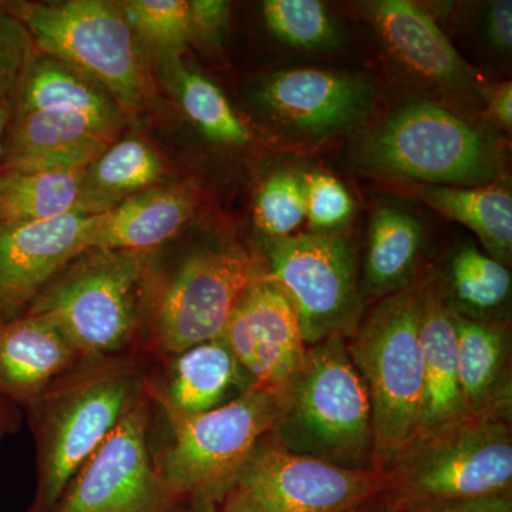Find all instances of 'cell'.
I'll use <instances>...</instances> for the list:
<instances>
[{
  "label": "cell",
  "instance_id": "obj_18",
  "mask_svg": "<svg viewBox=\"0 0 512 512\" xmlns=\"http://www.w3.org/2000/svg\"><path fill=\"white\" fill-rule=\"evenodd\" d=\"M80 362L79 352L43 316L25 312L0 320V393L23 412Z\"/></svg>",
  "mask_w": 512,
  "mask_h": 512
},
{
  "label": "cell",
  "instance_id": "obj_32",
  "mask_svg": "<svg viewBox=\"0 0 512 512\" xmlns=\"http://www.w3.org/2000/svg\"><path fill=\"white\" fill-rule=\"evenodd\" d=\"M254 218L269 241L292 237L306 218L302 177L285 170L266 178L256 192Z\"/></svg>",
  "mask_w": 512,
  "mask_h": 512
},
{
  "label": "cell",
  "instance_id": "obj_5",
  "mask_svg": "<svg viewBox=\"0 0 512 512\" xmlns=\"http://www.w3.org/2000/svg\"><path fill=\"white\" fill-rule=\"evenodd\" d=\"M386 473L400 512L512 493V420L464 417L424 431Z\"/></svg>",
  "mask_w": 512,
  "mask_h": 512
},
{
  "label": "cell",
  "instance_id": "obj_22",
  "mask_svg": "<svg viewBox=\"0 0 512 512\" xmlns=\"http://www.w3.org/2000/svg\"><path fill=\"white\" fill-rule=\"evenodd\" d=\"M372 18L394 55L413 72L447 86L476 84L473 69L419 6L407 0H382L372 5Z\"/></svg>",
  "mask_w": 512,
  "mask_h": 512
},
{
  "label": "cell",
  "instance_id": "obj_27",
  "mask_svg": "<svg viewBox=\"0 0 512 512\" xmlns=\"http://www.w3.org/2000/svg\"><path fill=\"white\" fill-rule=\"evenodd\" d=\"M414 194L441 215L466 225L487 254L505 266L512 259V197L495 187H441L417 184Z\"/></svg>",
  "mask_w": 512,
  "mask_h": 512
},
{
  "label": "cell",
  "instance_id": "obj_30",
  "mask_svg": "<svg viewBox=\"0 0 512 512\" xmlns=\"http://www.w3.org/2000/svg\"><path fill=\"white\" fill-rule=\"evenodd\" d=\"M119 5L144 53H153L163 64L180 59L192 40L190 2L126 0Z\"/></svg>",
  "mask_w": 512,
  "mask_h": 512
},
{
  "label": "cell",
  "instance_id": "obj_12",
  "mask_svg": "<svg viewBox=\"0 0 512 512\" xmlns=\"http://www.w3.org/2000/svg\"><path fill=\"white\" fill-rule=\"evenodd\" d=\"M146 387L67 484L52 512H177L183 501L158 471Z\"/></svg>",
  "mask_w": 512,
  "mask_h": 512
},
{
  "label": "cell",
  "instance_id": "obj_40",
  "mask_svg": "<svg viewBox=\"0 0 512 512\" xmlns=\"http://www.w3.org/2000/svg\"><path fill=\"white\" fill-rule=\"evenodd\" d=\"M349 512H400L399 508L390 500L386 493L377 495L372 500L366 501L365 504L359 505L355 510Z\"/></svg>",
  "mask_w": 512,
  "mask_h": 512
},
{
  "label": "cell",
  "instance_id": "obj_6",
  "mask_svg": "<svg viewBox=\"0 0 512 512\" xmlns=\"http://www.w3.org/2000/svg\"><path fill=\"white\" fill-rule=\"evenodd\" d=\"M3 3L29 30L36 50L89 77L124 113L144 109L153 90L146 53L119 2Z\"/></svg>",
  "mask_w": 512,
  "mask_h": 512
},
{
  "label": "cell",
  "instance_id": "obj_10",
  "mask_svg": "<svg viewBox=\"0 0 512 512\" xmlns=\"http://www.w3.org/2000/svg\"><path fill=\"white\" fill-rule=\"evenodd\" d=\"M265 274L291 301L306 348L349 339L363 318L355 251L336 234L292 235L266 244Z\"/></svg>",
  "mask_w": 512,
  "mask_h": 512
},
{
  "label": "cell",
  "instance_id": "obj_13",
  "mask_svg": "<svg viewBox=\"0 0 512 512\" xmlns=\"http://www.w3.org/2000/svg\"><path fill=\"white\" fill-rule=\"evenodd\" d=\"M376 94L366 77L296 69L266 77L256 87L255 100L289 133L319 140L365 119L375 107Z\"/></svg>",
  "mask_w": 512,
  "mask_h": 512
},
{
  "label": "cell",
  "instance_id": "obj_41",
  "mask_svg": "<svg viewBox=\"0 0 512 512\" xmlns=\"http://www.w3.org/2000/svg\"><path fill=\"white\" fill-rule=\"evenodd\" d=\"M177 512H224L220 504L215 503H187Z\"/></svg>",
  "mask_w": 512,
  "mask_h": 512
},
{
  "label": "cell",
  "instance_id": "obj_1",
  "mask_svg": "<svg viewBox=\"0 0 512 512\" xmlns=\"http://www.w3.org/2000/svg\"><path fill=\"white\" fill-rule=\"evenodd\" d=\"M140 355L83 360L26 407L36 446V493L28 512H52L67 484L143 393Z\"/></svg>",
  "mask_w": 512,
  "mask_h": 512
},
{
  "label": "cell",
  "instance_id": "obj_9",
  "mask_svg": "<svg viewBox=\"0 0 512 512\" xmlns=\"http://www.w3.org/2000/svg\"><path fill=\"white\" fill-rule=\"evenodd\" d=\"M360 160L375 173L441 187H484L498 173L493 141L427 101L394 111L363 143Z\"/></svg>",
  "mask_w": 512,
  "mask_h": 512
},
{
  "label": "cell",
  "instance_id": "obj_17",
  "mask_svg": "<svg viewBox=\"0 0 512 512\" xmlns=\"http://www.w3.org/2000/svg\"><path fill=\"white\" fill-rule=\"evenodd\" d=\"M161 362L165 366L163 375L148 373L146 390L153 404L178 413L210 412L255 386L224 335Z\"/></svg>",
  "mask_w": 512,
  "mask_h": 512
},
{
  "label": "cell",
  "instance_id": "obj_26",
  "mask_svg": "<svg viewBox=\"0 0 512 512\" xmlns=\"http://www.w3.org/2000/svg\"><path fill=\"white\" fill-rule=\"evenodd\" d=\"M165 165L156 150L140 138L111 144L84 170L82 212L101 215L138 192L156 187Z\"/></svg>",
  "mask_w": 512,
  "mask_h": 512
},
{
  "label": "cell",
  "instance_id": "obj_2",
  "mask_svg": "<svg viewBox=\"0 0 512 512\" xmlns=\"http://www.w3.org/2000/svg\"><path fill=\"white\" fill-rule=\"evenodd\" d=\"M150 252L89 249L33 299L83 360L138 355L153 289Z\"/></svg>",
  "mask_w": 512,
  "mask_h": 512
},
{
  "label": "cell",
  "instance_id": "obj_4",
  "mask_svg": "<svg viewBox=\"0 0 512 512\" xmlns=\"http://www.w3.org/2000/svg\"><path fill=\"white\" fill-rule=\"evenodd\" d=\"M427 274L382 299L346 339L372 407L375 467L387 471L420 430L424 396L421 303Z\"/></svg>",
  "mask_w": 512,
  "mask_h": 512
},
{
  "label": "cell",
  "instance_id": "obj_25",
  "mask_svg": "<svg viewBox=\"0 0 512 512\" xmlns=\"http://www.w3.org/2000/svg\"><path fill=\"white\" fill-rule=\"evenodd\" d=\"M437 276L448 311L478 322H507L504 312L512 291L508 266L476 245L464 244L448 259L444 275Z\"/></svg>",
  "mask_w": 512,
  "mask_h": 512
},
{
  "label": "cell",
  "instance_id": "obj_42",
  "mask_svg": "<svg viewBox=\"0 0 512 512\" xmlns=\"http://www.w3.org/2000/svg\"><path fill=\"white\" fill-rule=\"evenodd\" d=\"M9 117L10 110L8 101L0 103V156H2L3 134H5L6 124H8Z\"/></svg>",
  "mask_w": 512,
  "mask_h": 512
},
{
  "label": "cell",
  "instance_id": "obj_21",
  "mask_svg": "<svg viewBox=\"0 0 512 512\" xmlns=\"http://www.w3.org/2000/svg\"><path fill=\"white\" fill-rule=\"evenodd\" d=\"M420 342L423 350L424 396L419 434L466 417L458 383L456 330L441 296L436 272L427 274L424 286Z\"/></svg>",
  "mask_w": 512,
  "mask_h": 512
},
{
  "label": "cell",
  "instance_id": "obj_7",
  "mask_svg": "<svg viewBox=\"0 0 512 512\" xmlns=\"http://www.w3.org/2000/svg\"><path fill=\"white\" fill-rule=\"evenodd\" d=\"M154 407L168 429L165 446L154 453L161 476L184 504H220L256 444L271 433L279 390L252 386L232 402L200 414Z\"/></svg>",
  "mask_w": 512,
  "mask_h": 512
},
{
  "label": "cell",
  "instance_id": "obj_28",
  "mask_svg": "<svg viewBox=\"0 0 512 512\" xmlns=\"http://www.w3.org/2000/svg\"><path fill=\"white\" fill-rule=\"evenodd\" d=\"M83 174L84 170L0 173V224H30L74 212L83 214Z\"/></svg>",
  "mask_w": 512,
  "mask_h": 512
},
{
  "label": "cell",
  "instance_id": "obj_36",
  "mask_svg": "<svg viewBox=\"0 0 512 512\" xmlns=\"http://www.w3.org/2000/svg\"><path fill=\"white\" fill-rule=\"evenodd\" d=\"M487 35L493 46L501 52H510L512 46V2L497 0L488 8Z\"/></svg>",
  "mask_w": 512,
  "mask_h": 512
},
{
  "label": "cell",
  "instance_id": "obj_3",
  "mask_svg": "<svg viewBox=\"0 0 512 512\" xmlns=\"http://www.w3.org/2000/svg\"><path fill=\"white\" fill-rule=\"evenodd\" d=\"M269 437L298 456L377 470L369 394L345 339L306 349L301 365L279 389V413Z\"/></svg>",
  "mask_w": 512,
  "mask_h": 512
},
{
  "label": "cell",
  "instance_id": "obj_14",
  "mask_svg": "<svg viewBox=\"0 0 512 512\" xmlns=\"http://www.w3.org/2000/svg\"><path fill=\"white\" fill-rule=\"evenodd\" d=\"M99 215H63L30 224H0V320L22 315L73 259L90 249Z\"/></svg>",
  "mask_w": 512,
  "mask_h": 512
},
{
  "label": "cell",
  "instance_id": "obj_33",
  "mask_svg": "<svg viewBox=\"0 0 512 512\" xmlns=\"http://www.w3.org/2000/svg\"><path fill=\"white\" fill-rule=\"evenodd\" d=\"M306 220L315 232L333 234L355 212V202L348 188L338 178L325 173L302 177Z\"/></svg>",
  "mask_w": 512,
  "mask_h": 512
},
{
  "label": "cell",
  "instance_id": "obj_38",
  "mask_svg": "<svg viewBox=\"0 0 512 512\" xmlns=\"http://www.w3.org/2000/svg\"><path fill=\"white\" fill-rule=\"evenodd\" d=\"M488 111L498 126L504 130H511L512 127V86L511 82L494 84L485 90Z\"/></svg>",
  "mask_w": 512,
  "mask_h": 512
},
{
  "label": "cell",
  "instance_id": "obj_11",
  "mask_svg": "<svg viewBox=\"0 0 512 512\" xmlns=\"http://www.w3.org/2000/svg\"><path fill=\"white\" fill-rule=\"evenodd\" d=\"M382 470H350L256 444L220 503L224 512H349L386 493Z\"/></svg>",
  "mask_w": 512,
  "mask_h": 512
},
{
  "label": "cell",
  "instance_id": "obj_16",
  "mask_svg": "<svg viewBox=\"0 0 512 512\" xmlns=\"http://www.w3.org/2000/svg\"><path fill=\"white\" fill-rule=\"evenodd\" d=\"M119 133L79 114L10 113L0 173L86 170L116 143Z\"/></svg>",
  "mask_w": 512,
  "mask_h": 512
},
{
  "label": "cell",
  "instance_id": "obj_8",
  "mask_svg": "<svg viewBox=\"0 0 512 512\" xmlns=\"http://www.w3.org/2000/svg\"><path fill=\"white\" fill-rule=\"evenodd\" d=\"M264 262L235 242L191 252L164 281L154 278L138 355L164 360L224 335Z\"/></svg>",
  "mask_w": 512,
  "mask_h": 512
},
{
  "label": "cell",
  "instance_id": "obj_34",
  "mask_svg": "<svg viewBox=\"0 0 512 512\" xmlns=\"http://www.w3.org/2000/svg\"><path fill=\"white\" fill-rule=\"evenodd\" d=\"M36 52L29 30L0 2V103L12 96Z\"/></svg>",
  "mask_w": 512,
  "mask_h": 512
},
{
  "label": "cell",
  "instance_id": "obj_31",
  "mask_svg": "<svg viewBox=\"0 0 512 512\" xmlns=\"http://www.w3.org/2000/svg\"><path fill=\"white\" fill-rule=\"evenodd\" d=\"M262 10L268 29L288 45L303 49L338 45V25L318 0H268Z\"/></svg>",
  "mask_w": 512,
  "mask_h": 512
},
{
  "label": "cell",
  "instance_id": "obj_23",
  "mask_svg": "<svg viewBox=\"0 0 512 512\" xmlns=\"http://www.w3.org/2000/svg\"><path fill=\"white\" fill-rule=\"evenodd\" d=\"M10 113L79 114L119 133L127 120L107 92L56 57L36 52L8 100Z\"/></svg>",
  "mask_w": 512,
  "mask_h": 512
},
{
  "label": "cell",
  "instance_id": "obj_19",
  "mask_svg": "<svg viewBox=\"0 0 512 512\" xmlns=\"http://www.w3.org/2000/svg\"><path fill=\"white\" fill-rule=\"evenodd\" d=\"M450 313L456 330L458 383L466 417L512 420L510 322H478Z\"/></svg>",
  "mask_w": 512,
  "mask_h": 512
},
{
  "label": "cell",
  "instance_id": "obj_29",
  "mask_svg": "<svg viewBox=\"0 0 512 512\" xmlns=\"http://www.w3.org/2000/svg\"><path fill=\"white\" fill-rule=\"evenodd\" d=\"M168 86L184 113L211 141L224 146H247L249 130L211 80L185 66L181 59L163 64Z\"/></svg>",
  "mask_w": 512,
  "mask_h": 512
},
{
  "label": "cell",
  "instance_id": "obj_37",
  "mask_svg": "<svg viewBox=\"0 0 512 512\" xmlns=\"http://www.w3.org/2000/svg\"><path fill=\"white\" fill-rule=\"evenodd\" d=\"M406 512H512V493L433 505V507L417 508V510Z\"/></svg>",
  "mask_w": 512,
  "mask_h": 512
},
{
  "label": "cell",
  "instance_id": "obj_35",
  "mask_svg": "<svg viewBox=\"0 0 512 512\" xmlns=\"http://www.w3.org/2000/svg\"><path fill=\"white\" fill-rule=\"evenodd\" d=\"M192 39L197 36L214 37L224 29L229 5L218 0H197L190 2Z\"/></svg>",
  "mask_w": 512,
  "mask_h": 512
},
{
  "label": "cell",
  "instance_id": "obj_24",
  "mask_svg": "<svg viewBox=\"0 0 512 512\" xmlns=\"http://www.w3.org/2000/svg\"><path fill=\"white\" fill-rule=\"evenodd\" d=\"M424 247V228L414 215L397 207L372 215L363 266V296L384 299L416 282Z\"/></svg>",
  "mask_w": 512,
  "mask_h": 512
},
{
  "label": "cell",
  "instance_id": "obj_20",
  "mask_svg": "<svg viewBox=\"0 0 512 512\" xmlns=\"http://www.w3.org/2000/svg\"><path fill=\"white\" fill-rule=\"evenodd\" d=\"M197 195L187 185L148 188L97 218L90 249L150 252L180 234L194 217Z\"/></svg>",
  "mask_w": 512,
  "mask_h": 512
},
{
  "label": "cell",
  "instance_id": "obj_15",
  "mask_svg": "<svg viewBox=\"0 0 512 512\" xmlns=\"http://www.w3.org/2000/svg\"><path fill=\"white\" fill-rule=\"evenodd\" d=\"M224 336L255 386L268 389H281L308 349L291 301L265 271L242 296Z\"/></svg>",
  "mask_w": 512,
  "mask_h": 512
},
{
  "label": "cell",
  "instance_id": "obj_39",
  "mask_svg": "<svg viewBox=\"0 0 512 512\" xmlns=\"http://www.w3.org/2000/svg\"><path fill=\"white\" fill-rule=\"evenodd\" d=\"M25 412L8 397L0 393V443L12 434L18 433L22 427Z\"/></svg>",
  "mask_w": 512,
  "mask_h": 512
}]
</instances>
